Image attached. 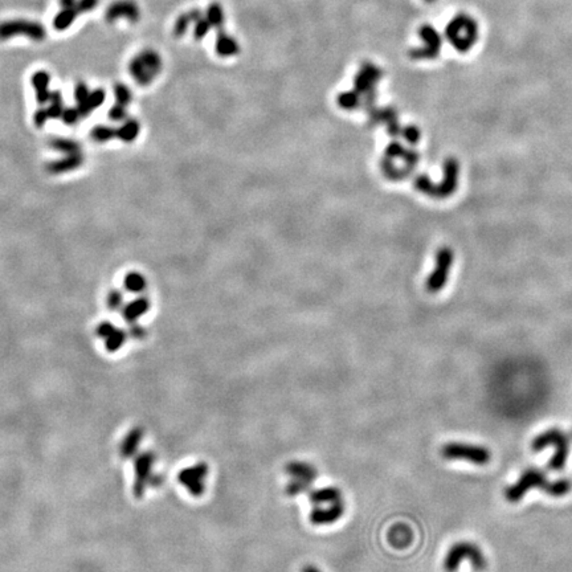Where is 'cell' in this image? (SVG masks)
I'll use <instances>...</instances> for the list:
<instances>
[{
    "label": "cell",
    "mask_w": 572,
    "mask_h": 572,
    "mask_svg": "<svg viewBox=\"0 0 572 572\" xmlns=\"http://www.w3.org/2000/svg\"><path fill=\"white\" fill-rule=\"evenodd\" d=\"M55 146L58 150H61V152H70V154L77 152L76 142H72L69 140H55Z\"/></svg>",
    "instance_id": "31"
},
{
    "label": "cell",
    "mask_w": 572,
    "mask_h": 572,
    "mask_svg": "<svg viewBox=\"0 0 572 572\" xmlns=\"http://www.w3.org/2000/svg\"><path fill=\"white\" fill-rule=\"evenodd\" d=\"M74 94H76V101H77V109L81 116H88L89 113H92L94 109L100 107L105 100V94L101 89L92 92L88 89L86 84H82V82L77 84Z\"/></svg>",
    "instance_id": "10"
},
{
    "label": "cell",
    "mask_w": 572,
    "mask_h": 572,
    "mask_svg": "<svg viewBox=\"0 0 572 572\" xmlns=\"http://www.w3.org/2000/svg\"><path fill=\"white\" fill-rule=\"evenodd\" d=\"M388 539L390 543L392 546H395L397 549H403L407 547L411 540H412V531L408 526L406 525H397L394 526L388 534Z\"/></svg>",
    "instance_id": "20"
},
{
    "label": "cell",
    "mask_w": 572,
    "mask_h": 572,
    "mask_svg": "<svg viewBox=\"0 0 572 572\" xmlns=\"http://www.w3.org/2000/svg\"><path fill=\"white\" fill-rule=\"evenodd\" d=\"M150 309V302L146 298H138L124 307V317L128 322H135Z\"/></svg>",
    "instance_id": "21"
},
{
    "label": "cell",
    "mask_w": 572,
    "mask_h": 572,
    "mask_svg": "<svg viewBox=\"0 0 572 572\" xmlns=\"http://www.w3.org/2000/svg\"><path fill=\"white\" fill-rule=\"evenodd\" d=\"M208 464L198 463L192 467L182 469L178 474V481L187 489L191 495L201 497L206 493V479L208 477Z\"/></svg>",
    "instance_id": "9"
},
{
    "label": "cell",
    "mask_w": 572,
    "mask_h": 572,
    "mask_svg": "<svg viewBox=\"0 0 572 572\" xmlns=\"http://www.w3.org/2000/svg\"><path fill=\"white\" fill-rule=\"evenodd\" d=\"M116 133H117V137H119L121 140L131 142L135 140L137 135L140 134V124L134 119H130L122 128L116 130Z\"/></svg>",
    "instance_id": "23"
},
{
    "label": "cell",
    "mask_w": 572,
    "mask_h": 572,
    "mask_svg": "<svg viewBox=\"0 0 572 572\" xmlns=\"http://www.w3.org/2000/svg\"><path fill=\"white\" fill-rule=\"evenodd\" d=\"M301 572H321V570H318L314 566H305Z\"/></svg>",
    "instance_id": "34"
},
{
    "label": "cell",
    "mask_w": 572,
    "mask_h": 572,
    "mask_svg": "<svg viewBox=\"0 0 572 572\" xmlns=\"http://www.w3.org/2000/svg\"><path fill=\"white\" fill-rule=\"evenodd\" d=\"M445 460H461L476 465H486L491 463V451L482 445L448 443L441 448Z\"/></svg>",
    "instance_id": "5"
},
{
    "label": "cell",
    "mask_w": 572,
    "mask_h": 572,
    "mask_svg": "<svg viewBox=\"0 0 572 572\" xmlns=\"http://www.w3.org/2000/svg\"><path fill=\"white\" fill-rule=\"evenodd\" d=\"M114 135H117L116 130H113L112 128H107V126H97V128H94L93 131H92L93 140H98V142H105V140L113 138Z\"/></svg>",
    "instance_id": "27"
},
{
    "label": "cell",
    "mask_w": 572,
    "mask_h": 572,
    "mask_svg": "<svg viewBox=\"0 0 572 572\" xmlns=\"http://www.w3.org/2000/svg\"><path fill=\"white\" fill-rule=\"evenodd\" d=\"M105 19L109 23H116L119 19L135 23L140 19V8L133 0H116L109 6Z\"/></svg>",
    "instance_id": "12"
},
{
    "label": "cell",
    "mask_w": 572,
    "mask_h": 572,
    "mask_svg": "<svg viewBox=\"0 0 572 572\" xmlns=\"http://www.w3.org/2000/svg\"><path fill=\"white\" fill-rule=\"evenodd\" d=\"M62 119L67 122V124H69V125H73V124H76L80 117H81V114H80V112H79V109L76 107H73V109H64V112H62Z\"/></svg>",
    "instance_id": "32"
},
{
    "label": "cell",
    "mask_w": 572,
    "mask_h": 572,
    "mask_svg": "<svg viewBox=\"0 0 572 572\" xmlns=\"http://www.w3.org/2000/svg\"><path fill=\"white\" fill-rule=\"evenodd\" d=\"M401 134L404 135V140H407L409 145H416L420 140V130L416 126H407L403 128Z\"/></svg>",
    "instance_id": "30"
},
{
    "label": "cell",
    "mask_w": 572,
    "mask_h": 572,
    "mask_svg": "<svg viewBox=\"0 0 572 572\" xmlns=\"http://www.w3.org/2000/svg\"><path fill=\"white\" fill-rule=\"evenodd\" d=\"M470 561L472 567L477 571H484L488 566L485 555L477 545L470 542H457L446 554L444 559V570L446 572H455L463 561Z\"/></svg>",
    "instance_id": "2"
},
{
    "label": "cell",
    "mask_w": 572,
    "mask_h": 572,
    "mask_svg": "<svg viewBox=\"0 0 572 572\" xmlns=\"http://www.w3.org/2000/svg\"><path fill=\"white\" fill-rule=\"evenodd\" d=\"M554 448L555 453L549 461V467L554 472H559L566 467L570 455V437L566 432L558 428H551L545 432L539 433L531 443L534 452H540L546 448Z\"/></svg>",
    "instance_id": "1"
},
{
    "label": "cell",
    "mask_w": 572,
    "mask_h": 572,
    "mask_svg": "<svg viewBox=\"0 0 572 572\" xmlns=\"http://www.w3.org/2000/svg\"><path fill=\"white\" fill-rule=\"evenodd\" d=\"M114 93H116V105L113 106L110 110V118L113 121H121L126 116V109H128V104L131 102L133 94L128 86H125L124 84L116 85Z\"/></svg>",
    "instance_id": "15"
},
{
    "label": "cell",
    "mask_w": 572,
    "mask_h": 572,
    "mask_svg": "<svg viewBox=\"0 0 572 572\" xmlns=\"http://www.w3.org/2000/svg\"><path fill=\"white\" fill-rule=\"evenodd\" d=\"M125 289L131 293H140L146 288V279L138 272H130L124 280Z\"/></svg>",
    "instance_id": "22"
},
{
    "label": "cell",
    "mask_w": 572,
    "mask_h": 572,
    "mask_svg": "<svg viewBox=\"0 0 572 572\" xmlns=\"http://www.w3.org/2000/svg\"><path fill=\"white\" fill-rule=\"evenodd\" d=\"M161 69L162 59L152 49H145L140 52L130 61L128 65V72L131 77L142 86L154 81V79L161 73Z\"/></svg>",
    "instance_id": "4"
},
{
    "label": "cell",
    "mask_w": 572,
    "mask_h": 572,
    "mask_svg": "<svg viewBox=\"0 0 572 572\" xmlns=\"http://www.w3.org/2000/svg\"><path fill=\"white\" fill-rule=\"evenodd\" d=\"M79 164H81V157H79L77 152H76V154H72L68 159H64L59 164H52V168L55 170V173L68 171L69 168H76Z\"/></svg>",
    "instance_id": "26"
},
{
    "label": "cell",
    "mask_w": 572,
    "mask_h": 572,
    "mask_svg": "<svg viewBox=\"0 0 572 572\" xmlns=\"http://www.w3.org/2000/svg\"><path fill=\"white\" fill-rule=\"evenodd\" d=\"M345 514V503L342 501L335 503H330L326 507L316 506L310 512V522L314 526L333 525L338 522L339 519Z\"/></svg>",
    "instance_id": "13"
},
{
    "label": "cell",
    "mask_w": 572,
    "mask_h": 572,
    "mask_svg": "<svg viewBox=\"0 0 572 572\" xmlns=\"http://www.w3.org/2000/svg\"><path fill=\"white\" fill-rule=\"evenodd\" d=\"M285 473L292 479H306L314 482L318 477V470L313 464L305 461H291L285 465Z\"/></svg>",
    "instance_id": "16"
},
{
    "label": "cell",
    "mask_w": 572,
    "mask_h": 572,
    "mask_svg": "<svg viewBox=\"0 0 572 572\" xmlns=\"http://www.w3.org/2000/svg\"><path fill=\"white\" fill-rule=\"evenodd\" d=\"M122 301H124V297H122L121 292H118V291H114V292H112L107 295V306L112 310L118 309L122 305Z\"/></svg>",
    "instance_id": "33"
},
{
    "label": "cell",
    "mask_w": 572,
    "mask_h": 572,
    "mask_svg": "<svg viewBox=\"0 0 572 572\" xmlns=\"http://www.w3.org/2000/svg\"><path fill=\"white\" fill-rule=\"evenodd\" d=\"M98 3L100 0H60V11L53 19V27L58 31L68 29L81 13L92 11Z\"/></svg>",
    "instance_id": "7"
},
{
    "label": "cell",
    "mask_w": 572,
    "mask_h": 572,
    "mask_svg": "<svg viewBox=\"0 0 572 572\" xmlns=\"http://www.w3.org/2000/svg\"><path fill=\"white\" fill-rule=\"evenodd\" d=\"M154 460H155V457L152 453H143V455L138 457V460L135 463V472H137L135 491L140 495L145 491V486H146L147 481L150 479Z\"/></svg>",
    "instance_id": "14"
},
{
    "label": "cell",
    "mask_w": 572,
    "mask_h": 572,
    "mask_svg": "<svg viewBox=\"0 0 572 572\" xmlns=\"http://www.w3.org/2000/svg\"><path fill=\"white\" fill-rule=\"evenodd\" d=\"M453 251L448 246H444L437 251L436 255V265L432 273L430 274L427 280V291L430 293L440 292L444 289L448 279H449V272L453 264Z\"/></svg>",
    "instance_id": "8"
},
{
    "label": "cell",
    "mask_w": 572,
    "mask_h": 572,
    "mask_svg": "<svg viewBox=\"0 0 572 572\" xmlns=\"http://www.w3.org/2000/svg\"><path fill=\"white\" fill-rule=\"evenodd\" d=\"M572 485L568 479H557L552 481L550 485L549 495L551 497H563L571 491Z\"/></svg>",
    "instance_id": "25"
},
{
    "label": "cell",
    "mask_w": 572,
    "mask_h": 572,
    "mask_svg": "<svg viewBox=\"0 0 572 572\" xmlns=\"http://www.w3.org/2000/svg\"><path fill=\"white\" fill-rule=\"evenodd\" d=\"M309 500H310V503H314L316 506L330 505V503L342 501V493L335 486H326V488H322V489L310 491Z\"/></svg>",
    "instance_id": "18"
},
{
    "label": "cell",
    "mask_w": 572,
    "mask_h": 572,
    "mask_svg": "<svg viewBox=\"0 0 572 572\" xmlns=\"http://www.w3.org/2000/svg\"><path fill=\"white\" fill-rule=\"evenodd\" d=\"M551 482L547 481L545 472L537 467H530L521 474L514 485L505 489V498L509 503H519L525 497L526 493L531 489H540L547 494Z\"/></svg>",
    "instance_id": "3"
},
{
    "label": "cell",
    "mask_w": 572,
    "mask_h": 572,
    "mask_svg": "<svg viewBox=\"0 0 572 572\" xmlns=\"http://www.w3.org/2000/svg\"><path fill=\"white\" fill-rule=\"evenodd\" d=\"M406 149L400 145V143H397V142H392L391 145H388L387 146V149H385V158H388V159H395V158H404V155H406Z\"/></svg>",
    "instance_id": "29"
},
{
    "label": "cell",
    "mask_w": 572,
    "mask_h": 572,
    "mask_svg": "<svg viewBox=\"0 0 572 572\" xmlns=\"http://www.w3.org/2000/svg\"><path fill=\"white\" fill-rule=\"evenodd\" d=\"M460 167L455 158H448L444 164V179L441 185H434L432 198L443 199L451 197L458 185Z\"/></svg>",
    "instance_id": "11"
},
{
    "label": "cell",
    "mask_w": 572,
    "mask_h": 572,
    "mask_svg": "<svg viewBox=\"0 0 572 572\" xmlns=\"http://www.w3.org/2000/svg\"><path fill=\"white\" fill-rule=\"evenodd\" d=\"M49 80H51V77H49L47 72H44V70L36 72L34 77H32V82H34V86H35L39 104H43V105L47 104L51 95H52V92H49Z\"/></svg>",
    "instance_id": "19"
},
{
    "label": "cell",
    "mask_w": 572,
    "mask_h": 572,
    "mask_svg": "<svg viewBox=\"0 0 572 572\" xmlns=\"http://www.w3.org/2000/svg\"><path fill=\"white\" fill-rule=\"evenodd\" d=\"M16 36H25L34 41H41L47 37V29L43 24L28 19H13L0 23L1 41Z\"/></svg>",
    "instance_id": "6"
},
{
    "label": "cell",
    "mask_w": 572,
    "mask_h": 572,
    "mask_svg": "<svg viewBox=\"0 0 572 572\" xmlns=\"http://www.w3.org/2000/svg\"><path fill=\"white\" fill-rule=\"evenodd\" d=\"M312 484H313V482L306 481V479H293L292 481L286 485L285 493H286L289 497H294V495L302 494L305 491H309L312 489Z\"/></svg>",
    "instance_id": "24"
},
{
    "label": "cell",
    "mask_w": 572,
    "mask_h": 572,
    "mask_svg": "<svg viewBox=\"0 0 572 572\" xmlns=\"http://www.w3.org/2000/svg\"><path fill=\"white\" fill-rule=\"evenodd\" d=\"M97 333H98L100 337L106 339V346L110 351L117 350L122 346V343L125 342L124 331L118 330L109 322L100 325L97 328Z\"/></svg>",
    "instance_id": "17"
},
{
    "label": "cell",
    "mask_w": 572,
    "mask_h": 572,
    "mask_svg": "<svg viewBox=\"0 0 572 572\" xmlns=\"http://www.w3.org/2000/svg\"><path fill=\"white\" fill-rule=\"evenodd\" d=\"M359 98L355 93H342L338 97V104L343 109H355L358 106Z\"/></svg>",
    "instance_id": "28"
}]
</instances>
